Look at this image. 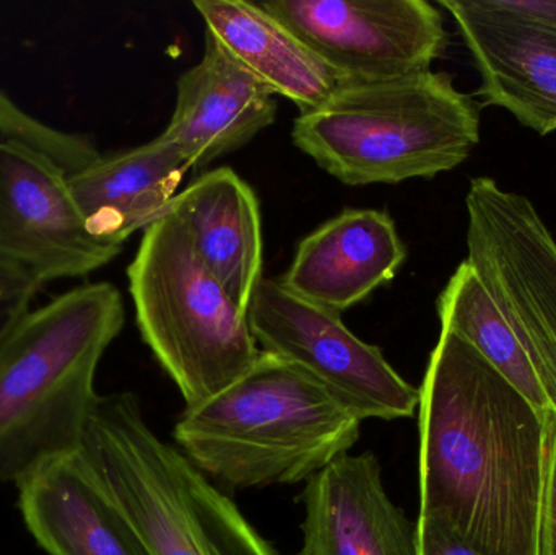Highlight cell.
Masks as SVG:
<instances>
[{
  "mask_svg": "<svg viewBox=\"0 0 556 555\" xmlns=\"http://www.w3.org/2000/svg\"><path fill=\"white\" fill-rule=\"evenodd\" d=\"M260 5L343 84L431 71L446 48L443 16L427 0H266Z\"/></svg>",
  "mask_w": 556,
  "mask_h": 555,
  "instance_id": "cell-9",
  "label": "cell"
},
{
  "mask_svg": "<svg viewBox=\"0 0 556 555\" xmlns=\"http://www.w3.org/2000/svg\"><path fill=\"white\" fill-rule=\"evenodd\" d=\"M467 263L534 365L556 414V241L525 195L470 181Z\"/></svg>",
  "mask_w": 556,
  "mask_h": 555,
  "instance_id": "cell-7",
  "label": "cell"
},
{
  "mask_svg": "<svg viewBox=\"0 0 556 555\" xmlns=\"http://www.w3.org/2000/svg\"><path fill=\"white\" fill-rule=\"evenodd\" d=\"M294 146L346 186L434 178L480 140L476 103L444 72L345 81L291 127Z\"/></svg>",
  "mask_w": 556,
  "mask_h": 555,
  "instance_id": "cell-4",
  "label": "cell"
},
{
  "mask_svg": "<svg viewBox=\"0 0 556 555\" xmlns=\"http://www.w3.org/2000/svg\"><path fill=\"white\" fill-rule=\"evenodd\" d=\"M456 20L490 106L541 136L556 130V29L496 12L485 0H440Z\"/></svg>",
  "mask_w": 556,
  "mask_h": 555,
  "instance_id": "cell-12",
  "label": "cell"
},
{
  "mask_svg": "<svg viewBox=\"0 0 556 555\" xmlns=\"http://www.w3.org/2000/svg\"><path fill=\"white\" fill-rule=\"evenodd\" d=\"M0 137L26 143L46 153L68 175L81 172L101 156L100 150L90 137L49 126L39 117L26 113L2 90H0Z\"/></svg>",
  "mask_w": 556,
  "mask_h": 555,
  "instance_id": "cell-20",
  "label": "cell"
},
{
  "mask_svg": "<svg viewBox=\"0 0 556 555\" xmlns=\"http://www.w3.org/2000/svg\"><path fill=\"white\" fill-rule=\"evenodd\" d=\"M490 9L522 22L556 29V0H485Z\"/></svg>",
  "mask_w": 556,
  "mask_h": 555,
  "instance_id": "cell-24",
  "label": "cell"
},
{
  "mask_svg": "<svg viewBox=\"0 0 556 555\" xmlns=\"http://www.w3.org/2000/svg\"><path fill=\"white\" fill-rule=\"evenodd\" d=\"M276 116V94L205 31L204 55L179 77L175 111L160 136L189 168H204L247 146Z\"/></svg>",
  "mask_w": 556,
  "mask_h": 555,
  "instance_id": "cell-13",
  "label": "cell"
},
{
  "mask_svg": "<svg viewBox=\"0 0 556 555\" xmlns=\"http://www.w3.org/2000/svg\"><path fill=\"white\" fill-rule=\"evenodd\" d=\"M77 456L152 555H277L228 495L153 432L130 391L98 394Z\"/></svg>",
  "mask_w": 556,
  "mask_h": 555,
  "instance_id": "cell-5",
  "label": "cell"
},
{
  "mask_svg": "<svg viewBox=\"0 0 556 555\" xmlns=\"http://www.w3.org/2000/svg\"><path fill=\"white\" fill-rule=\"evenodd\" d=\"M137 326L186 407L240 380L260 358L243 312L208 273L178 218L165 212L143 230L127 267Z\"/></svg>",
  "mask_w": 556,
  "mask_h": 555,
  "instance_id": "cell-6",
  "label": "cell"
},
{
  "mask_svg": "<svg viewBox=\"0 0 556 555\" xmlns=\"http://www.w3.org/2000/svg\"><path fill=\"white\" fill-rule=\"evenodd\" d=\"M418 550L420 555H486L464 543L441 525L418 518Z\"/></svg>",
  "mask_w": 556,
  "mask_h": 555,
  "instance_id": "cell-23",
  "label": "cell"
},
{
  "mask_svg": "<svg viewBox=\"0 0 556 555\" xmlns=\"http://www.w3.org/2000/svg\"><path fill=\"white\" fill-rule=\"evenodd\" d=\"M420 517L486 555H539L544 419L441 331L420 388Z\"/></svg>",
  "mask_w": 556,
  "mask_h": 555,
  "instance_id": "cell-1",
  "label": "cell"
},
{
  "mask_svg": "<svg viewBox=\"0 0 556 555\" xmlns=\"http://www.w3.org/2000/svg\"><path fill=\"white\" fill-rule=\"evenodd\" d=\"M188 168L179 150L159 136L136 149L101 155L68 181L91 235L123 251L137 230L165 214Z\"/></svg>",
  "mask_w": 556,
  "mask_h": 555,
  "instance_id": "cell-17",
  "label": "cell"
},
{
  "mask_svg": "<svg viewBox=\"0 0 556 555\" xmlns=\"http://www.w3.org/2000/svg\"><path fill=\"white\" fill-rule=\"evenodd\" d=\"M16 491L23 524L48 555H152L77 455L45 466Z\"/></svg>",
  "mask_w": 556,
  "mask_h": 555,
  "instance_id": "cell-16",
  "label": "cell"
},
{
  "mask_svg": "<svg viewBox=\"0 0 556 555\" xmlns=\"http://www.w3.org/2000/svg\"><path fill=\"white\" fill-rule=\"evenodd\" d=\"M41 290L31 277L0 261V342L33 308Z\"/></svg>",
  "mask_w": 556,
  "mask_h": 555,
  "instance_id": "cell-22",
  "label": "cell"
},
{
  "mask_svg": "<svg viewBox=\"0 0 556 555\" xmlns=\"http://www.w3.org/2000/svg\"><path fill=\"white\" fill-rule=\"evenodd\" d=\"M407 257L391 215L345 209L298 244L280 283L294 295L342 313L391 282Z\"/></svg>",
  "mask_w": 556,
  "mask_h": 555,
  "instance_id": "cell-14",
  "label": "cell"
},
{
  "mask_svg": "<svg viewBox=\"0 0 556 555\" xmlns=\"http://www.w3.org/2000/svg\"><path fill=\"white\" fill-rule=\"evenodd\" d=\"M298 555H420L417 524L389 499L371 452L342 455L306 482Z\"/></svg>",
  "mask_w": 556,
  "mask_h": 555,
  "instance_id": "cell-11",
  "label": "cell"
},
{
  "mask_svg": "<svg viewBox=\"0 0 556 555\" xmlns=\"http://www.w3.org/2000/svg\"><path fill=\"white\" fill-rule=\"evenodd\" d=\"M178 218L198 256L230 299L248 313L263 280L260 202L231 168L204 173L166 211Z\"/></svg>",
  "mask_w": 556,
  "mask_h": 555,
  "instance_id": "cell-15",
  "label": "cell"
},
{
  "mask_svg": "<svg viewBox=\"0 0 556 555\" xmlns=\"http://www.w3.org/2000/svg\"><path fill=\"white\" fill-rule=\"evenodd\" d=\"M362 420L296 365L261 352L205 403L186 407L173 437L207 478L230 489L309 481L358 442Z\"/></svg>",
  "mask_w": 556,
  "mask_h": 555,
  "instance_id": "cell-3",
  "label": "cell"
},
{
  "mask_svg": "<svg viewBox=\"0 0 556 555\" xmlns=\"http://www.w3.org/2000/svg\"><path fill=\"white\" fill-rule=\"evenodd\" d=\"M68 176L46 153L0 139V261L41 287L90 276L121 253L88 230Z\"/></svg>",
  "mask_w": 556,
  "mask_h": 555,
  "instance_id": "cell-10",
  "label": "cell"
},
{
  "mask_svg": "<svg viewBox=\"0 0 556 555\" xmlns=\"http://www.w3.org/2000/svg\"><path fill=\"white\" fill-rule=\"evenodd\" d=\"M539 555H556V414H545Z\"/></svg>",
  "mask_w": 556,
  "mask_h": 555,
  "instance_id": "cell-21",
  "label": "cell"
},
{
  "mask_svg": "<svg viewBox=\"0 0 556 555\" xmlns=\"http://www.w3.org/2000/svg\"><path fill=\"white\" fill-rule=\"evenodd\" d=\"M437 306L441 331L453 332L472 345L542 416L551 413L534 365L467 261L457 267Z\"/></svg>",
  "mask_w": 556,
  "mask_h": 555,
  "instance_id": "cell-19",
  "label": "cell"
},
{
  "mask_svg": "<svg viewBox=\"0 0 556 555\" xmlns=\"http://www.w3.org/2000/svg\"><path fill=\"white\" fill-rule=\"evenodd\" d=\"M257 345L306 371L359 420L412 417L420 390L356 338L340 313L294 295L280 280L263 279L248 308Z\"/></svg>",
  "mask_w": 556,
  "mask_h": 555,
  "instance_id": "cell-8",
  "label": "cell"
},
{
  "mask_svg": "<svg viewBox=\"0 0 556 555\" xmlns=\"http://www.w3.org/2000/svg\"><path fill=\"white\" fill-rule=\"evenodd\" d=\"M211 33L274 94L288 98L300 113L326 103L342 78L260 2L195 0Z\"/></svg>",
  "mask_w": 556,
  "mask_h": 555,
  "instance_id": "cell-18",
  "label": "cell"
},
{
  "mask_svg": "<svg viewBox=\"0 0 556 555\" xmlns=\"http://www.w3.org/2000/svg\"><path fill=\"white\" fill-rule=\"evenodd\" d=\"M111 282H90L31 308L0 342V482L20 484L77 455L98 400L94 377L123 331Z\"/></svg>",
  "mask_w": 556,
  "mask_h": 555,
  "instance_id": "cell-2",
  "label": "cell"
}]
</instances>
